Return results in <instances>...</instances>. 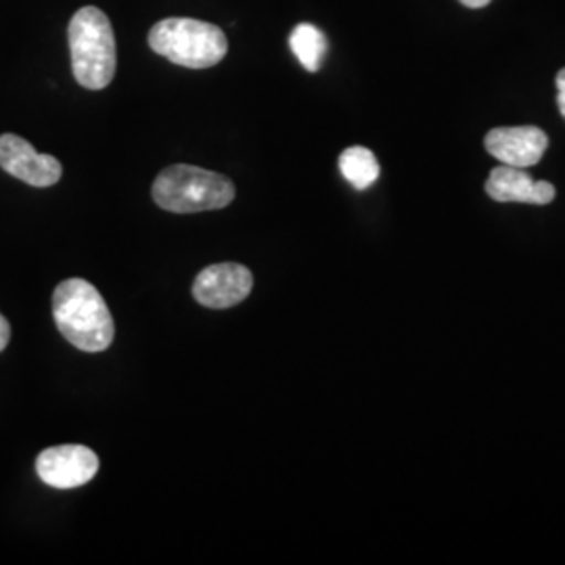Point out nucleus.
<instances>
[{
  "label": "nucleus",
  "instance_id": "7",
  "mask_svg": "<svg viewBox=\"0 0 565 565\" xmlns=\"http://www.w3.org/2000/svg\"><path fill=\"white\" fill-rule=\"evenodd\" d=\"M254 287L249 268L242 264H214L203 268L193 282L195 300L207 308H231L243 302Z\"/></svg>",
  "mask_w": 565,
  "mask_h": 565
},
{
  "label": "nucleus",
  "instance_id": "10",
  "mask_svg": "<svg viewBox=\"0 0 565 565\" xmlns=\"http://www.w3.org/2000/svg\"><path fill=\"white\" fill-rule=\"evenodd\" d=\"M340 170L343 179L354 189L364 191L380 179V163L366 147H348L340 156Z\"/></svg>",
  "mask_w": 565,
  "mask_h": 565
},
{
  "label": "nucleus",
  "instance_id": "9",
  "mask_svg": "<svg viewBox=\"0 0 565 565\" xmlns=\"http://www.w3.org/2000/svg\"><path fill=\"white\" fill-rule=\"evenodd\" d=\"M486 193L499 203H534L546 205L555 200V186L551 182L534 181L524 168L499 166L486 181Z\"/></svg>",
  "mask_w": 565,
  "mask_h": 565
},
{
  "label": "nucleus",
  "instance_id": "2",
  "mask_svg": "<svg viewBox=\"0 0 565 565\" xmlns=\"http://www.w3.org/2000/svg\"><path fill=\"white\" fill-rule=\"evenodd\" d=\"M74 78L84 88L102 90L116 76V36L109 18L97 7H84L67 30Z\"/></svg>",
  "mask_w": 565,
  "mask_h": 565
},
{
  "label": "nucleus",
  "instance_id": "3",
  "mask_svg": "<svg viewBox=\"0 0 565 565\" xmlns=\"http://www.w3.org/2000/svg\"><path fill=\"white\" fill-rule=\"evenodd\" d=\"M233 200V182L198 166H170L153 182V202L174 214L223 210Z\"/></svg>",
  "mask_w": 565,
  "mask_h": 565
},
{
  "label": "nucleus",
  "instance_id": "13",
  "mask_svg": "<svg viewBox=\"0 0 565 565\" xmlns=\"http://www.w3.org/2000/svg\"><path fill=\"white\" fill-rule=\"evenodd\" d=\"M9 338H11V327H9V321L0 315V352L7 348Z\"/></svg>",
  "mask_w": 565,
  "mask_h": 565
},
{
  "label": "nucleus",
  "instance_id": "4",
  "mask_svg": "<svg viewBox=\"0 0 565 565\" xmlns=\"http://www.w3.org/2000/svg\"><path fill=\"white\" fill-rule=\"evenodd\" d=\"M149 46L166 60L205 70L221 63L228 51L226 34L218 25L189 18H170L160 21L149 32Z\"/></svg>",
  "mask_w": 565,
  "mask_h": 565
},
{
  "label": "nucleus",
  "instance_id": "1",
  "mask_svg": "<svg viewBox=\"0 0 565 565\" xmlns=\"http://www.w3.org/2000/svg\"><path fill=\"white\" fill-rule=\"evenodd\" d=\"M53 317L63 338L82 352H103L114 342V319L99 289L67 279L53 294Z\"/></svg>",
  "mask_w": 565,
  "mask_h": 565
},
{
  "label": "nucleus",
  "instance_id": "11",
  "mask_svg": "<svg viewBox=\"0 0 565 565\" xmlns=\"http://www.w3.org/2000/svg\"><path fill=\"white\" fill-rule=\"evenodd\" d=\"M289 46L308 72H319L327 53V39L317 25L312 23L296 25L289 36Z\"/></svg>",
  "mask_w": 565,
  "mask_h": 565
},
{
  "label": "nucleus",
  "instance_id": "12",
  "mask_svg": "<svg viewBox=\"0 0 565 565\" xmlns=\"http://www.w3.org/2000/svg\"><path fill=\"white\" fill-rule=\"evenodd\" d=\"M557 105L565 120V67L557 74Z\"/></svg>",
  "mask_w": 565,
  "mask_h": 565
},
{
  "label": "nucleus",
  "instance_id": "5",
  "mask_svg": "<svg viewBox=\"0 0 565 565\" xmlns=\"http://www.w3.org/2000/svg\"><path fill=\"white\" fill-rule=\"evenodd\" d=\"M42 482L57 490H72L88 484L99 471V457L82 445L53 446L36 459Z\"/></svg>",
  "mask_w": 565,
  "mask_h": 565
},
{
  "label": "nucleus",
  "instance_id": "6",
  "mask_svg": "<svg viewBox=\"0 0 565 565\" xmlns=\"http://www.w3.org/2000/svg\"><path fill=\"white\" fill-rule=\"evenodd\" d=\"M0 168L32 186H53L55 182H60L63 174L57 158L39 153L30 142L18 135L0 137Z\"/></svg>",
  "mask_w": 565,
  "mask_h": 565
},
{
  "label": "nucleus",
  "instance_id": "8",
  "mask_svg": "<svg viewBox=\"0 0 565 565\" xmlns=\"http://www.w3.org/2000/svg\"><path fill=\"white\" fill-rule=\"evenodd\" d=\"M486 151L499 162L513 168H530L541 162L548 137L536 126L494 128L486 135Z\"/></svg>",
  "mask_w": 565,
  "mask_h": 565
},
{
  "label": "nucleus",
  "instance_id": "14",
  "mask_svg": "<svg viewBox=\"0 0 565 565\" xmlns=\"http://www.w3.org/2000/svg\"><path fill=\"white\" fill-rule=\"evenodd\" d=\"M465 7H469V9H482L486 7L490 0H461Z\"/></svg>",
  "mask_w": 565,
  "mask_h": 565
}]
</instances>
